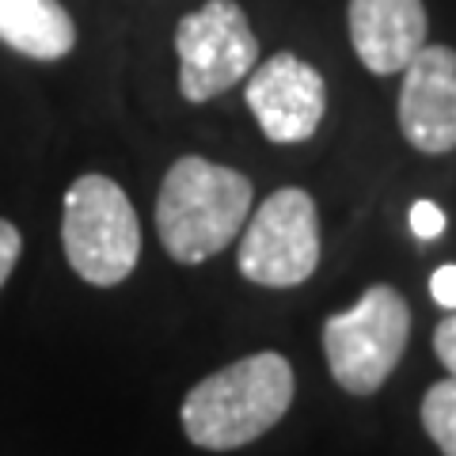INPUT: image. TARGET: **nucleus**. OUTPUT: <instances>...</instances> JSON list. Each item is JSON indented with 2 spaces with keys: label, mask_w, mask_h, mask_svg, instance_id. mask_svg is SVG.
<instances>
[{
  "label": "nucleus",
  "mask_w": 456,
  "mask_h": 456,
  "mask_svg": "<svg viewBox=\"0 0 456 456\" xmlns=\"http://www.w3.org/2000/svg\"><path fill=\"white\" fill-rule=\"evenodd\" d=\"M240 274L266 289H289L320 266V213L312 194L281 187L251 213L240 236Z\"/></svg>",
  "instance_id": "obj_5"
},
{
  "label": "nucleus",
  "mask_w": 456,
  "mask_h": 456,
  "mask_svg": "<svg viewBox=\"0 0 456 456\" xmlns=\"http://www.w3.org/2000/svg\"><path fill=\"white\" fill-rule=\"evenodd\" d=\"M61 248L69 266L88 285H118L134 274L141 255V224L118 183L107 175H80L69 187Z\"/></svg>",
  "instance_id": "obj_3"
},
{
  "label": "nucleus",
  "mask_w": 456,
  "mask_h": 456,
  "mask_svg": "<svg viewBox=\"0 0 456 456\" xmlns=\"http://www.w3.org/2000/svg\"><path fill=\"white\" fill-rule=\"evenodd\" d=\"M430 293H434V301L437 305H445L456 312V266H437L434 270V278H430Z\"/></svg>",
  "instance_id": "obj_15"
},
{
  "label": "nucleus",
  "mask_w": 456,
  "mask_h": 456,
  "mask_svg": "<svg viewBox=\"0 0 456 456\" xmlns=\"http://www.w3.org/2000/svg\"><path fill=\"white\" fill-rule=\"evenodd\" d=\"M411 232L419 240H434L445 232V213H441L434 202H415L411 206Z\"/></svg>",
  "instance_id": "obj_12"
},
{
  "label": "nucleus",
  "mask_w": 456,
  "mask_h": 456,
  "mask_svg": "<svg viewBox=\"0 0 456 456\" xmlns=\"http://www.w3.org/2000/svg\"><path fill=\"white\" fill-rule=\"evenodd\" d=\"M244 99L259 118V130L274 145H301L320 130L327 110V84L308 61L274 53L248 73Z\"/></svg>",
  "instance_id": "obj_7"
},
{
  "label": "nucleus",
  "mask_w": 456,
  "mask_h": 456,
  "mask_svg": "<svg viewBox=\"0 0 456 456\" xmlns=\"http://www.w3.org/2000/svg\"><path fill=\"white\" fill-rule=\"evenodd\" d=\"M20 251H23V236H20V228L0 217V285L8 281V274L16 270L20 263Z\"/></svg>",
  "instance_id": "obj_13"
},
{
  "label": "nucleus",
  "mask_w": 456,
  "mask_h": 456,
  "mask_svg": "<svg viewBox=\"0 0 456 456\" xmlns=\"http://www.w3.org/2000/svg\"><path fill=\"white\" fill-rule=\"evenodd\" d=\"M399 130L419 152L456 149V50L422 46L403 69Z\"/></svg>",
  "instance_id": "obj_8"
},
{
  "label": "nucleus",
  "mask_w": 456,
  "mask_h": 456,
  "mask_svg": "<svg viewBox=\"0 0 456 456\" xmlns=\"http://www.w3.org/2000/svg\"><path fill=\"white\" fill-rule=\"evenodd\" d=\"M434 354L441 358V365L449 369V377L456 380V312H449V316L437 323V331H434Z\"/></svg>",
  "instance_id": "obj_14"
},
{
  "label": "nucleus",
  "mask_w": 456,
  "mask_h": 456,
  "mask_svg": "<svg viewBox=\"0 0 456 456\" xmlns=\"http://www.w3.org/2000/svg\"><path fill=\"white\" fill-rule=\"evenodd\" d=\"M422 426L430 441L441 449V456H456V380H437L422 395Z\"/></svg>",
  "instance_id": "obj_11"
},
{
  "label": "nucleus",
  "mask_w": 456,
  "mask_h": 456,
  "mask_svg": "<svg viewBox=\"0 0 456 456\" xmlns=\"http://www.w3.org/2000/svg\"><path fill=\"white\" fill-rule=\"evenodd\" d=\"M175 53L183 99L206 103L248 80V73L259 65V38L251 35V23L236 0H206L198 12L179 20Z\"/></svg>",
  "instance_id": "obj_6"
},
{
  "label": "nucleus",
  "mask_w": 456,
  "mask_h": 456,
  "mask_svg": "<svg viewBox=\"0 0 456 456\" xmlns=\"http://www.w3.org/2000/svg\"><path fill=\"white\" fill-rule=\"evenodd\" d=\"M293 365L281 354H251L194 384L183 399V430L209 452L251 445L281 422L293 403Z\"/></svg>",
  "instance_id": "obj_1"
},
{
  "label": "nucleus",
  "mask_w": 456,
  "mask_h": 456,
  "mask_svg": "<svg viewBox=\"0 0 456 456\" xmlns=\"http://www.w3.org/2000/svg\"><path fill=\"white\" fill-rule=\"evenodd\" d=\"M346 23L358 61L377 77L403 73L430 31L422 0H350Z\"/></svg>",
  "instance_id": "obj_9"
},
{
  "label": "nucleus",
  "mask_w": 456,
  "mask_h": 456,
  "mask_svg": "<svg viewBox=\"0 0 456 456\" xmlns=\"http://www.w3.org/2000/svg\"><path fill=\"white\" fill-rule=\"evenodd\" d=\"M251 179L206 156H179L156 194V232L175 263H206L244 232Z\"/></svg>",
  "instance_id": "obj_2"
},
{
  "label": "nucleus",
  "mask_w": 456,
  "mask_h": 456,
  "mask_svg": "<svg viewBox=\"0 0 456 456\" xmlns=\"http://www.w3.org/2000/svg\"><path fill=\"white\" fill-rule=\"evenodd\" d=\"M0 42L31 61H61L77 46V23L61 0H0Z\"/></svg>",
  "instance_id": "obj_10"
},
{
  "label": "nucleus",
  "mask_w": 456,
  "mask_h": 456,
  "mask_svg": "<svg viewBox=\"0 0 456 456\" xmlns=\"http://www.w3.org/2000/svg\"><path fill=\"white\" fill-rule=\"evenodd\" d=\"M411 335V308L392 285H369L362 301L327 316L323 354L342 392L373 395L395 373Z\"/></svg>",
  "instance_id": "obj_4"
}]
</instances>
